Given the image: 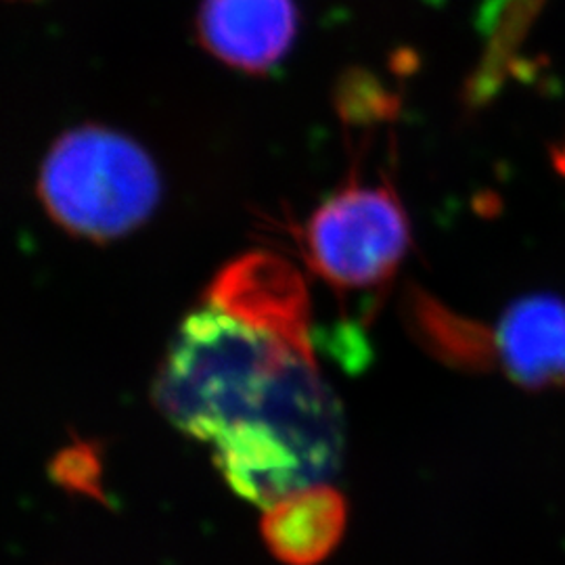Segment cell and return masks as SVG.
Masks as SVG:
<instances>
[{
  "instance_id": "obj_1",
  "label": "cell",
  "mask_w": 565,
  "mask_h": 565,
  "mask_svg": "<svg viewBox=\"0 0 565 565\" xmlns=\"http://www.w3.org/2000/svg\"><path fill=\"white\" fill-rule=\"evenodd\" d=\"M153 401L182 434L212 446L226 484L263 509L329 484L342 467V406L312 348L207 300L168 345Z\"/></svg>"
},
{
  "instance_id": "obj_2",
  "label": "cell",
  "mask_w": 565,
  "mask_h": 565,
  "mask_svg": "<svg viewBox=\"0 0 565 565\" xmlns=\"http://www.w3.org/2000/svg\"><path fill=\"white\" fill-rule=\"evenodd\" d=\"M36 195L65 233L109 243L153 216L162 200V179L139 142L86 124L53 142L39 172Z\"/></svg>"
},
{
  "instance_id": "obj_3",
  "label": "cell",
  "mask_w": 565,
  "mask_h": 565,
  "mask_svg": "<svg viewBox=\"0 0 565 565\" xmlns=\"http://www.w3.org/2000/svg\"><path fill=\"white\" fill-rule=\"evenodd\" d=\"M306 256L338 289H371L394 277L411 247V224L394 189L345 184L310 216Z\"/></svg>"
},
{
  "instance_id": "obj_4",
  "label": "cell",
  "mask_w": 565,
  "mask_h": 565,
  "mask_svg": "<svg viewBox=\"0 0 565 565\" xmlns=\"http://www.w3.org/2000/svg\"><path fill=\"white\" fill-rule=\"evenodd\" d=\"M205 300L310 348L302 277L275 254L254 252L224 266L205 291Z\"/></svg>"
},
{
  "instance_id": "obj_5",
  "label": "cell",
  "mask_w": 565,
  "mask_h": 565,
  "mask_svg": "<svg viewBox=\"0 0 565 565\" xmlns=\"http://www.w3.org/2000/svg\"><path fill=\"white\" fill-rule=\"evenodd\" d=\"M198 36L224 65L247 74L270 72L298 32L294 0H202Z\"/></svg>"
},
{
  "instance_id": "obj_6",
  "label": "cell",
  "mask_w": 565,
  "mask_h": 565,
  "mask_svg": "<svg viewBox=\"0 0 565 565\" xmlns=\"http://www.w3.org/2000/svg\"><path fill=\"white\" fill-rule=\"evenodd\" d=\"M494 338L513 384L530 392L565 387L564 298L532 294L509 303Z\"/></svg>"
},
{
  "instance_id": "obj_7",
  "label": "cell",
  "mask_w": 565,
  "mask_h": 565,
  "mask_svg": "<svg viewBox=\"0 0 565 565\" xmlns=\"http://www.w3.org/2000/svg\"><path fill=\"white\" fill-rule=\"evenodd\" d=\"M348 505L331 484L298 490L264 509L260 524L268 551L285 565H317L342 541Z\"/></svg>"
},
{
  "instance_id": "obj_8",
  "label": "cell",
  "mask_w": 565,
  "mask_h": 565,
  "mask_svg": "<svg viewBox=\"0 0 565 565\" xmlns=\"http://www.w3.org/2000/svg\"><path fill=\"white\" fill-rule=\"evenodd\" d=\"M553 163H555L557 172L565 177V142L559 147V149H555V151H553Z\"/></svg>"
}]
</instances>
